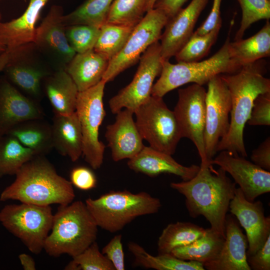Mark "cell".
Returning a JSON list of instances; mask_svg holds the SVG:
<instances>
[{
	"label": "cell",
	"mask_w": 270,
	"mask_h": 270,
	"mask_svg": "<svg viewBox=\"0 0 270 270\" xmlns=\"http://www.w3.org/2000/svg\"><path fill=\"white\" fill-rule=\"evenodd\" d=\"M134 28L105 23L100 28L94 50L110 61L122 50Z\"/></svg>",
	"instance_id": "34"
},
{
	"label": "cell",
	"mask_w": 270,
	"mask_h": 270,
	"mask_svg": "<svg viewBox=\"0 0 270 270\" xmlns=\"http://www.w3.org/2000/svg\"><path fill=\"white\" fill-rule=\"evenodd\" d=\"M248 263L252 270H270V236L264 245L254 254L246 256Z\"/></svg>",
	"instance_id": "43"
},
{
	"label": "cell",
	"mask_w": 270,
	"mask_h": 270,
	"mask_svg": "<svg viewBox=\"0 0 270 270\" xmlns=\"http://www.w3.org/2000/svg\"><path fill=\"white\" fill-rule=\"evenodd\" d=\"M10 56L9 52L6 50L0 55V72H2L5 66L7 64Z\"/></svg>",
	"instance_id": "48"
},
{
	"label": "cell",
	"mask_w": 270,
	"mask_h": 270,
	"mask_svg": "<svg viewBox=\"0 0 270 270\" xmlns=\"http://www.w3.org/2000/svg\"><path fill=\"white\" fill-rule=\"evenodd\" d=\"M205 228L190 222L168 224L158 238V254L170 253L175 248L188 245L204 232Z\"/></svg>",
	"instance_id": "31"
},
{
	"label": "cell",
	"mask_w": 270,
	"mask_h": 270,
	"mask_svg": "<svg viewBox=\"0 0 270 270\" xmlns=\"http://www.w3.org/2000/svg\"><path fill=\"white\" fill-rule=\"evenodd\" d=\"M42 88L54 114L66 116L75 112L79 91L64 70L55 71L46 78L42 83Z\"/></svg>",
	"instance_id": "26"
},
{
	"label": "cell",
	"mask_w": 270,
	"mask_h": 270,
	"mask_svg": "<svg viewBox=\"0 0 270 270\" xmlns=\"http://www.w3.org/2000/svg\"><path fill=\"white\" fill-rule=\"evenodd\" d=\"M39 103L22 94L4 75L0 76V138L20 122L44 118Z\"/></svg>",
	"instance_id": "18"
},
{
	"label": "cell",
	"mask_w": 270,
	"mask_h": 270,
	"mask_svg": "<svg viewBox=\"0 0 270 270\" xmlns=\"http://www.w3.org/2000/svg\"><path fill=\"white\" fill-rule=\"evenodd\" d=\"M8 134L31 150L36 156H44L54 148L52 124L44 118L20 122Z\"/></svg>",
	"instance_id": "27"
},
{
	"label": "cell",
	"mask_w": 270,
	"mask_h": 270,
	"mask_svg": "<svg viewBox=\"0 0 270 270\" xmlns=\"http://www.w3.org/2000/svg\"><path fill=\"white\" fill-rule=\"evenodd\" d=\"M207 84L204 142L206 157L211 164L219 142L229 130L232 102L229 90L220 75L214 77Z\"/></svg>",
	"instance_id": "14"
},
{
	"label": "cell",
	"mask_w": 270,
	"mask_h": 270,
	"mask_svg": "<svg viewBox=\"0 0 270 270\" xmlns=\"http://www.w3.org/2000/svg\"><path fill=\"white\" fill-rule=\"evenodd\" d=\"M128 248L134 258L135 264L146 268L156 270H204L203 264L196 261L179 259L170 253L151 255L136 242H130Z\"/></svg>",
	"instance_id": "30"
},
{
	"label": "cell",
	"mask_w": 270,
	"mask_h": 270,
	"mask_svg": "<svg viewBox=\"0 0 270 270\" xmlns=\"http://www.w3.org/2000/svg\"><path fill=\"white\" fill-rule=\"evenodd\" d=\"M248 242L236 218L226 214L225 239L218 256L203 264L208 270H251L246 259Z\"/></svg>",
	"instance_id": "21"
},
{
	"label": "cell",
	"mask_w": 270,
	"mask_h": 270,
	"mask_svg": "<svg viewBox=\"0 0 270 270\" xmlns=\"http://www.w3.org/2000/svg\"><path fill=\"white\" fill-rule=\"evenodd\" d=\"M206 92L202 86L196 84L178 90V100L173 110L182 138L190 140L196 148L200 166L211 164L204 142Z\"/></svg>",
	"instance_id": "13"
},
{
	"label": "cell",
	"mask_w": 270,
	"mask_h": 270,
	"mask_svg": "<svg viewBox=\"0 0 270 270\" xmlns=\"http://www.w3.org/2000/svg\"><path fill=\"white\" fill-rule=\"evenodd\" d=\"M8 51L3 75L22 94L40 102L44 95L43 82L54 71L34 42Z\"/></svg>",
	"instance_id": "9"
},
{
	"label": "cell",
	"mask_w": 270,
	"mask_h": 270,
	"mask_svg": "<svg viewBox=\"0 0 270 270\" xmlns=\"http://www.w3.org/2000/svg\"><path fill=\"white\" fill-rule=\"evenodd\" d=\"M70 182L76 188L88 190L96 186L97 180L94 172L85 166L74 168L70 174Z\"/></svg>",
	"instance_id": "42"
},
{
	"label": "cell",
	"mask_w": 270,
	"mask_h": 270,
	"mask_svg": "<svg viewBox=\"0 0 270 270\" xmlns=\"http://www.w3.org/2000/svg\"><path fill=\"white\" fill-rule=\"evenodd\" d=\"M188 0H156L154 8L162 11L168 19L175 16Z\"/></svg>",
	"instance_id": "46"
},
{
	"label": "cell",
	"mask_w": 270,
	"mask_h": 270,
	"mask_svg": "<svg viewBox=\"0 0 270 270\" xmlns=\"http://www.w3.org/2000/svg\"><path fill=\"white\" fill-rule=\"evenodd\" d=\"M16 176L14 181L2 192L0 200H16L38 206H66L75 198L71 182L60 176L44 156H34Z\"/></svg>",
	"instance_id": "3"
},
{
	"label": "cell",
	"mask_w": 270,
	"mask_h": 270,
	"mask_svg": "<svg viewBox=\"0 0 270 270\" xmlns=\"http://www.w3.org/2000/svg\"><path fill=\"white\" fill-rule=\"evenodd\" d=\"M162 61L158 41L152 44L142 55L131 82L110 100L109 107L112 114H116L123 108L134 113L151 96L154 80L162 71Z\"/></svg>",
	"instance_id": "12"
},
{
	"label": "cell",
	"mask_w": 270,
	"mask_h": 270,
	"mask_svg": "<svg viewBox=\"0 0 270 270\" xmlns=\"http://www.w3.org/2000/svg\"><path fill=\"white\" fill-rule=\"evenodd\" d=\"M20 263L24 270H35L36 263L32 258L26 254H22L18 256Z\"/></svg>",
	"instance_id": "47"
},
{
	"label": "cell",
	"mask_w": 270,
	"mask_h": 270,
	"mask_svg": "<svg viewBox=\"0 0 270 270\" xmlns=\"http://www.w3.org/2000/svg\"><path fill=\"white\" fill-rule=\"evenodd\" d=\"M66 266L67 270H115L112 262L99 250L96 242L82 252L72 258Z\"/></svg>",
	"instance_id": "38"
},
{
	"label": "cell",
	"mask_w": 270,
	"mask_h": 270,
	"mask_svg": "<svg viewBox=\"0 0 270 270\" xmlns=\"http://www.w3.org/2000/svg\"><path fill=\"white\" fill-rule=\"evenodd\" d=\"M114 0H86L71 12L64 14L66 26L86 24L100 28L106 22L110 6Z\"/></svg>",
	"instance_id": "33"
},
{
	"label": "cell",
	"mask_w": 270,
	"mask_h": 270,
	"mask_svg": "<svg viewBox=\"0 0 270 270\" xmlns=\"http://www.w3.org/2000/svg\"><path fill=\"white\" fill-rule=\"evenodd\" d=\"M231 58L240 66L270 56V22L268 20L256 34L246 39L230 42Z\"/></svg>",
	"instance_id": "28"
},
{
	"label": "cell",
	"mask_w": 270,
	"mask_h": 270,
	"mask_svg": "<svg viewBox=\"0 0 270 270\" xmlns=\"http://www.w3.org/2000/svg\"><path fill=\"white\" fill-rule=\"evenodd\" d=\"M134 114L130 110H122L116 114L115 122L106 126L105 137L114 162L132 158L144 146Z\"/></svg>",
	"instance_id": "20"
},
{
	"label": "cell",
	"mask_w": 270,
	"mask_h": 270,
	"mask_svg": "<svg viewBox=\"0 0 270 270\" xmlns=\"http://www.w3.org/2000/svg\"><path fill=\"white\" fill-rule=\"evenodd\" d=\"M48 0H29L24 12L18 18L0 23V36L6 50L32 42L36 24L40 12Z\"/></svg>",
	"instance_id": "23"
},
{
	"label": "cell",
	"mask_w": 270,
	"mask_h": 270,
	"mask_svg": "<svg viewBox=\"0 0 270 270\" xmlns=\"http://www.w3.org/2000/svg\"><path fill=\"white\" fill-rule=\"evenodd\" d=\"M192 178L171 182V188L184 196L186 206L190 216H202L212 228L225 237V222L230 201L234 196L236 184L220 168L212 165L200 166Z\"/></svg>",
	"instance_id": "1"
},
{
	"label": "cell",
	"mask_w": 270,
	"mask_h": 270,
	"mask_svg": "<svg viewBox=\"0 0 270 270\" xmlns=\"http://www.w3.org/2000/svg\"><path fill=\"white\" fill-rule=\"evenodd\" d=\"M64 15L61 6L52 5L36 27L32 42L54 72L65 70L76 54L66 36Z\"/></svg>",
	"instance_id": "15"
},
{
	"label": "cell",
	"mask_w": 270,
	"mask_h": 270,
	"mask_svg": "<svg viewBox=\"0 0 270 270\" xmlns=\"http://www.w3.org/2000/svg\"><path fill=\"white\" fill-rule=\"evenodd\" d=\"M168 20L166 14L159 9L152 8L147 12L134 26L122 50L109 61L102 80L106 83L112 81L136 64L152 44L160 40L162 30Z\"/></svg>",
	"instance_id": "11"
},
{
	"label": "cell",
	"mask_w": 270,
	"mask_h": 270,
	"mask_svg": "<svg viewBox=\"0 0 270 270\" xmlns=\"http://www.w3.org/2000/svg\"><path fill=\"white\" fill-rule=\"evenodd\" d=\"M34 156L14 136L8 134L0 138V178L16 175Z\"/></svg>",
	"instance_id": "32"
},
{
	"label": "cell",
	"mask_w": 270,
	"mask_h": 270,
	"mask_svg": "<svg viewBox=\"0 0 270 270\" xmlns=\"http://www.w3.org/2000/svg\"><path fill=\"white\" fill-rule=\"evenodd\" d=\"M234 22L232 18L224 43L210 58L202 61L178 62L176 64L163 60L160 78L153 85L152 96L163 98L168 92L184 84L192 83L203 86L216 76L239 70L242 67L232 60L229 50L230 36Z\"/></svg>",
	"instance_id": "5"
},
{
	"label": "cell",
	"mask_w": 270,
	"mask_h": 270,
	"mask_svg": "<svg viewBox=\"0 0 270 270\" xmlns=\"http://www.w3.org/2000/svg\"><path fill=\"white\" fill-rule=\"evenodd\" d=\"M53 217L50 206L21 202L6 205L0 211L2 225L35 254L44 249Z\"/></svg>",
	"instance_id": "7"
},
{
	"label": "cell",
	"mask_w": 270,
	"mask_h": 270,
	"mask_svg": "<svg viewBox=\"0 0 270 270\" xmlns=\"http://www.w3.org/2000/svg\"><path fill=\"white\" fill-rule=\"evenodd\" d=\"M156 1V0H147L146 12L154 8V6Z\"/></svg>",
	"instance_id": "50"
},
{
	"label": "cell",
	"mask_w": 270,
	"mask_h": 270,
	"mask_svg": "<svg viewBox=\"0 0 270 270\" xmlns=\"http://www.w3.org/2000/svg\"><path fill=\"white\" fill-rule=\"evenodd\" d=\"M247 123L250 126H270V92L256 98Z\"/></svg>",
	"instance_id": "40"
},
{
	"label": "cell",
	"mask_w": 270,
	"mask_h": 270,
	"mask_svg": "<svg viewBox=\"0 0 270 270\" xmlns=\"http://www.w3.org/2000/svg\"><path fill=\"white\" fill-rule=\"evenodd\" d=\"M106 82L102 80L98 84L79 92L76 112L80 124L83 142L82 156L94 170L102 166L106 148L99 140V129L106 116L103 98Z\"/></svg>",
	"instance_id": "10"
},
{
	"label": "cell",
	"mask_w": 270,
	"mask_h": 270,
	"mask_svg": "<svg viewBox=\"0 0 270 270\" xmlns=\"http://www.w3.org/2000/svg\"><path fill=\"white\" fill-rule=\"evenodd\" d=\"M98 228L85 202L77 200L60 205L44 250L52 256L68 254L74 258L96 242Z\"/></svg>",
	"instance_id": "4"
},
{
	"label": "cell",
	"mask_w": 270,
	"mask_h": 270,
	"mask_svg": "<svg viewBox=\"0 0 270 270\" xmlns=\"http://www.w3.org/2000/svg\"><path fill=\"white\" fill-rule=\"evenodd\" d=\"M242 12L240 26L234 40L242 38L246 30L254 23L270 18V0H236Z\"/></svg>",
	"instance_id": "37"
},
{
	"label": "cell",
	"mask_w": 270,
	"mask_h": 270,
	"mask_svg": "<svg viewBox=\"0 0 270 270\" xmlns=\"http://www.w3.org/2000/svg\"><path fill=\"white\" fill-rule=\"evenodd\" d=\"M222 0H213L211 10L206 20L194 32L198 35H202L222 25L220 6Z\"/></svg>",
	"instance_id": "44"
},
{
	"label": "cell",
	"mask_w": 270,
	"mask_h": 270,
	"mask_svg": "<svg viewBox=\"0 0 270 270\" xmlns=\"http://www.w3.org/2000/svg\"><path fill=\"white\" fill-rule=\"evenodd\" d=\"M128 166L134 172L150 177L170 174L180 176L184 181L192 178L200 168L196 164L183 166L178 162L172 155L145 146L136 156L128 160Z\"/></svg>",
	"instance_id": "22"
},
{
	"label": "cell",
	"mask_w": 270,
	"mask_h": 270,
	"mask_svg": "<svg viewBox=\"0 0 270 270\" xmlns=\"http://www.w3.org/2000/svg\"><path fill=\"white\" fill-rule=\"evenodd\" d=\"M134 114L142 138L155 150L174 154L182 136L174 112L168 108L162 98L151 96Z\"/></svg>",
	"instance_id": "8"
},
{
	"label": "cell",
	"mask_w": 270,
	"mask_h": 270,
	"mask_svg": "<svg viewBox=\"0 0 270 270\" xmlns=\"http://www.w3.org/2000/svg\"><path fill=\"white\" fill-rule=\"evenodd\" d=\"M225 237L212 228H205L204 234L193 242L174 249L170 254L184 260L204 264L215 259L223 246Z\"/></svg>",
	"instance_id": "29"
},
{
	"label": "cell",
	"mask_w": 270,
	"mask_h": 270,
	"mask_svg": "<svg viewBox=\"0 0 270 270\" xmlns=\"http://www.w3.org/2000/svg\"><path fill=\"white\" fill-rule=\"evenodd\" d=\"M228 172L240 186L245 198L254 202L270 192V172L240 156L227 150L220 151L211 162Z\"/></svg>",
	"instance_id": "16"
},
{
	"label": "cell",
	"mask_w": 270,
	"mask_h": 270,
	"mask_svg": "<svg viewBox=\"0 0 270 270\" xmlns=\"http://www.w3.org/2000/svg\"><path fill=\"white\" fill-rule=\"evenodd\" d=\"M222 25L202 35L193 33L192 35L174 56L177 62L200 61L207 55L215 43Z\"/></svg>",
	"instance_id": "36"
},
{
	"label": "cell",
	"mask_w": 270,
	"mask_h": 270,
	"mask_svg": "<svg viewBox=\"0 0 270 270\" xmlns=\"http://www.w3.org/2000/svg\"><path fill=\"white\" fill-rule=\"evenodd\" d=\"M208 2V0H192L188 6L168 19L160 38L163 60H169L174 56L188 41Z\"/></svg>",
	"instance_id": "19"
},
{
	"label": "cell",
	"mask_w": 270,
	"mask_h": 270,
	"mask_svg": "<svg viewBox=\"0 0 270 270\" xmlns=\"http://www.w3.org/2000/svg\"><path fill=\"white\" fill-rule=\"evenodd\" d=\"M52 124L54 148L62 156L76 162L82 154V135L75 111L69 115L54 114Z\"/></svg>",
	"instance_id": "24"
},
{
	"label": "cell",
	"mask_w": 270,
	"mask_h": 270,
	"mask_svg": "<svg viewBox=\"0 0 270 270\" xmlns=\"http://www.w3.org/2000/svg\"><path fill=\"white\" fill-rule=\"evenodd\" d=\"M122 238L121 234L115 236L102 250V252L112 262L115 270L125 269L124 254Z\"/></svg>",
	"instance_id": "41"
},
{
	"label": "cell",
	"mask_w": 270,
	"mask_h": 270,
	"mask_svg": "<svg viewBox=\"0 0 270 270\" xmlns=\"http://www.w3.org/2000/svg\"><path fill=\"white\" fill-rule=\"evenodd\" d=\"M100 33V28L86 24L66 26L68 42L76 54L94 49Z\"/></svg>",
	"instance_id": "39"
},
{
	"label": "cell",
	"mask_w": 270,
	"mask_h": 270,
	"mask_svg": "<svg viewBox=\"0 0 270 270\" xmlns=\"http://www.w3.org/2000/svg\"><path fill=\"white\" fill-rule=\"evenodd\" d=\"M147 0H114L106 23L135 26L146 12Z\"/></svg>",
	"instance_id": "35"
},
{
	"label": "cell",
	"mask_w": 270,
	"mask_h": 270,
	"mask_svg": "<svg viewBox=\"0 0 270 270\" xmlns=\"http://www.w3.org/2000/svg\"><path fill=\"white\" fill-rule=\"evenodd\" d=\"M264 66L258 60L242 66L231 74H220L230 92L232 108L228 131L217 146V152L227 150L234 156L246 158L244 140L245 125L256 98L270 92V80L264 76Z\"/></svg>",
	"instance_id": "2"
},
{
	"label": "cell",
	"mask_w": 270,
	"mask_h": 270,
	"mask_svg": "<svg viewBox=\"0 0 270 270\" xmlns=\"http://www.w3.org/2000/svg\"><path fill=\"white\" fill-rule=\"evenodd\" d=\"M2 14L0 12V23L2 22ZM6 50V47L4 44L0 36V55Z\"/></svg>",
	"instance_id": "49"
},
{
	"label": "cell",
	"mask_w": 270,
	"mask_h": 270,
	"mask_svg": "<svg viewBox=\"0 0 270 270\" xmlns=\"http://www.w3.org/2000/svg\"><path fill=\"white\" fill-rule=\"evenodd\" d=\"M108 60L94 49L76 54L67 64L65 70L72 78L79 92L98 84L108 68Z\"/></svg>",
	"instance_id": "25"
},
{
	"label": "cell",
	"mask_w": 270,
	"mask_h": 270,
	"mask_svg": "<svg viewBox=\"0 0 270 270\" xmlns=\"http://www.w3.org/2000/svg\"><path fill=\"white\" fill-rule=\"evenodd\" d=\"M250 159L252 162L267 171L270 170V138H267L252 150Z\"/></svg>",
	"instance_id": "45"
},
{
	"label": "cell",
	"mask_w": 270,
	"mask_h": 270,
	"mask_svg": "<svg viewBox=\"0 0 270 270\" xmlns=\"http://www.w3.org/2000/svg\"><path fill=\"white\" fill-rule=\"evenodd\" d=\"M229 209L246 231L248 242L246 256L254 254L270 236V217L265 216L262 203L248 200L238 188Z\"/></svg>",
	"instance_id": "17"
},
{
	"label": "cell",
	"mask_w": 270,
	"mask_h": 270,
	"mask_svg": "<svg viewBox=\"0 0 270 270\" xmlns=\"http://www.w3.org/2000/svg\"><path fill=\"white\" fill-rule=\"evenodd\" d=\"M86 206L98 227L114 233L136 218L154 214L162 206L160 199L142 192L110 191L98 198H88Z\"/></svg>",
	"instance_id": "6"
}]
</instances>
